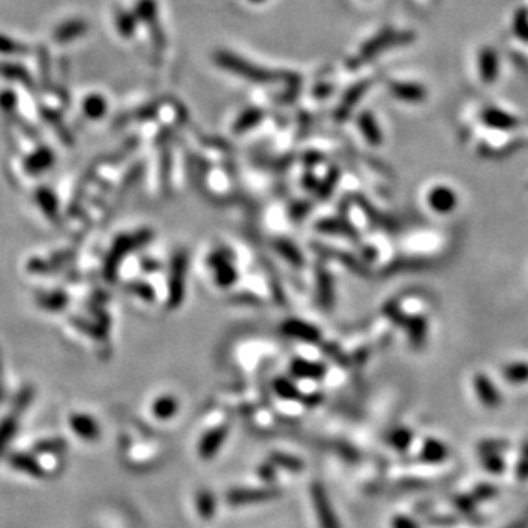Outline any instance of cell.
Instances as JSON below:
<instances>
[{
	"instance_id": "cell-1",
	"label": "cell",
	"mask_w": 528,
	"mask_h": 528,
	"mask_svg": "<svg viewBox=\"0 0 528 528\" xmlns=\"http://www.w3.org/2000/svg\"><path fill=\"white\" fill-rule=\"evenodd\" d=\"M216 62L221 65V67L228 69L234 74H239V76L247 77V79L253 81H268L271 79V74L268 71H263V69L256 67L254 64H249V62L242 61V58L237 57L234 54H228V51H220L216 55Z\"/></svg>"
},
{
	"instance_id": "cell-2",
	"label": "cell",
	"mask_w": 528,
	"mask_h": 528,
	"mask_svg": "<svg viewBox=\"0 0 528 528\" xmlns=\"http://www.w3.org/2000/svg\"><path fill=\"white\" fill-rule=\"evenodd\" d=\"M311 499H312V508L317 516V522H319V527L321 528H339L338 518H336L330 497H328L326 490H324V487L321 486V483H312Z\"/></svg>"
},
{
	"instance_id": "cell-3",
	"label": "cell",
	"mask_w": 528,
	"mask_h": 528,
	"mask_svg": "<svg viewBox=\"0 0 528 528\" xmlns=\"http://www.w3.org/2000/svg\"><path fill=\"white\" fill-rule=\"evenodd\" d=\"M276 490L273 489H234L228 493L227 501L234 506L263 503V501L273 499L276 496Z\"/></svg>"
},
{
	"instance_id": "cell-4",
	"label": "cell",
	"mask_w": 528,
	"mask_h": 528,
	"mask_svg": "<svg viewBox=\"0 0 528 528\" xmlns=\"http://www.w3.org/2000/svg\"><path fill=\"white\" fill-rule=\"evenodd\" d=\"M497 69H499V61L493 48H482L479 55V71L480 77L486 83H493L497 76Z\"/></svg>"
},
{
	"instance_id": "cell-5",
	"label": "cell",
	"mask_w": 528,
	"mask_h": 528,
	"mask_svg": "<svg viewBox=\"0 0 528 528\" xmlns=\"http://www.w3.org/2000/svg\"><path fill=\"white\" fill-rule=\"evenodd\" d=\"M86 29H88L86 21H83V19L65 21L64 24H61L54 31V40L58 43L71 42V40H76L77 36L84 35V33H86Z\"/></svg>"
},
{
	"instance_id": "cell-6",
	"label": "cell",
	"mask_w": 528,
	"mask_h": 528,
	"mask_svg": "<svg viewBox=\"0 0 528 528\" xmlns=\"http://www.w3.org/2000/svg\"><path fill=\"white\" fill-rule=\"evenodd\" d=\"M455 202H456L455 194H453L448 187H435V189H432L429 195V205L434 208V211H438V213L451 211Z\"/></svg>"
},
{
	"instance_id": "cell-7",
	"label": "cell",
	"mask_w": 528,
	"mask_h": 528,
	"mask_svg": "<svg viewBox=\"0 0 528 528\" xmlns=\"http://www.w3.org/2000/svg\"><path fill=\"white\" fill-rule=\"evenodd\" d=\"M225 435H227V429L225 427H218L216 431L209 432L202 438L201 445H199V455L202 458H211L218 451V448L223 442Z\"/></svg>"
},
{
	"instance_id": "cell-8",
	"label": "cell",
	"mask_w": 528,
	"mask_h": 528,
	"mask_svg": "<svg viewBox=\"0 0 528 528\" xmlns=\"http://www.w3.org/2000/svg\"><path fill=\"white\" fill-rule=\"evenodd\" d=\"M391 91H393L394 96L401 98L403 102H422L426 98V90L419 84H408V83H394L391 86Z\"/></svg>"
},
{
	"instance_id": "cell-9",
	"label": "cell",
	"mask_w": 528,
	"mask_h": 528,
	"mask_svg": "<svg viewBox=\"0 0 528 528\" xmlns=\"http://www.w3.org/2000/svg\"><path fill=\"white\" fill-rule=\"evenodd\" d=\"M483 120H486V124H489L490 127H496V129H509L516 125L515 117L508 115V113L503 112V110H497V109L486 110V112H483Z\"/></svg>"
},
{
	"instance_id": "cell-10",
	"label": "cell",
	"mask_w": 528,
	"mask_h": 528,
	"mask_svg": "<svg viewBox=\"0 0 528 528\" xmlns=\"http://www.w3.org/2000/svg\"><path fill=\"white\" fill-rule=\"evenodd\" d=\"M177 407H179V405H177L175 398L161 397L154 401L153 413L158 419H170V417H173V413L177 412Z\"/></svg>"
},
{
	"instance_id": "cell-11",
	"label": "cell",
	"mask_w": 528,
	"mask_h": 528,
	"mask_svg": "<svg viewBox=\"0 0 528 528\" xmlns=\"http://www.w3.org/2000/svg\"><path fill=\"white\" fill-rule=\"evenodd\" d=\"M105 99L98 95H91L88 96L86 102H84V112L91 117V119H98V117H103L105 113Z\"/></svg>"
},
{
	"instance_id": "cell-12",
	"label": "cell",
	"mask_w": 528,
	"mask_h": 528,
	"mask_svg": "<svg viewBox=\"0 0 528 528\" xmlns=\"http://www.w3.org/2000/svg\"><path fill=\"white\" fill-rule=\"evenodd\" d=\"M198 511L202 518H211L213 513H215V499H213L211 493L208 490H202L198 494Z\"/></svg>"
},
{
	"instance_id": "cell-13",
	"label": "cell",
	"mask_w": 528,
	"mask_h": 528,
	"mask_svg": "<svg viewBox=\"0 0 528 528\" xmlns=\"http://www.w3.org/2000/svg\"><path fill=\"white\" fill-rule=\"evenodd\" d=\"M400 40H403V36H401V38H394V36L391 35V33H384V35L378 36V38H376V40H372V42L364 48V55H365V57H367V55L376 54V51H379V50H383V48H386L387 45H390L391 42H400Z\"/></svg>"
},
{
	"instance_id": "cell-14",
	"label": "cell",
	"mask_w": 528,
	"mask_h": 528,
	"mask_svg": "<svg viewBox=\"0 0 528 528\" xmlns=\"http://www.w3.org/2000/svg\"><path fill=\"white\" fill-rule=\"evenodd\" d=\"M504 376L508 381L523 383L528 381V364H511L504 369Z\"/></svg>"
},
{
	"instance_id": "cell-15",
	"label": "cell",
	"mask_w": 528,
	"mask_h": 528,
	"mask_svg": "<svg viewBox=\"0 0 528 528\" xmlns=\"http://www.w3.org/2000/svg\"><path fill=\"white\" fill-rule=\"evenodd\" d=\"M513 29H515V35L518 36L523 42H528V13L527 10H520L515 17V23H513Z\"/></svg>"
},
{
	"instance_id": "cell-16",
	"label": "cell",
	"mask_w": 528,
	"mask_h": 528,
	"mask_svg": "<svg viewBox=\"0 0 528 528\" xmlns=\"http://www.w3.org/2000/svg\"><path fill=\"white\" fill-rule=\"evenodd\" d=\"M24 50L26 48L21 47V43H16L14 40L0 35V54H17V51H24Z\"/></svg>"
},
{
	"instance_id": "cell-17",
	"label": "cell",
	"mask_w": 528,
	"mask_h": 528,
	"mask_svg": "<svg viewBox=\"0 0 528 528\" xmlns=\"http://www.w3.org/2000/svg\"><path fill=\"white\" fill-rule=\"evenodd\" d=\"M117 24H119L120 33L124 36H131L132 31H134V23H132V17L127 16V14L119 13V17H117Z\"/></svg>"
},
{
	"instance_id": "cell-18",
	"label": "cell",
	"mask_w": 528,
	"mask_h": 528,
	"mask_svg": "<svg viewBox=\"0 0 528 528\" xmlns=\"http://www.w3.org/2000/svg\"><path fill=\"white\" fill-rule=\"evenodd\" d=\"M490 387H493V386H490V383L487 381L486 378H479L477 379V391L480 393V397H482V400H486L487 403H494L493 398L489 397V394H493V397H494V391L490 390Z\"/></svg>"
},
{
	"instance_id": "cell-19",
	"label": "cell",
	"mask_w": 528,
	"mask_h": 528,
	"mask_svg": "<svg viewBox=\"0 0 528 528\" xmlns=\"http://www.w3.org/2000/svg\"><path fill=\"white\" fill-rule=\"evenodd\" d=\"M408 435H410L408 432H405V431L398 432V434L393 435V445L398 446L400 449H405L408 445Z\"/></svg>"
},
{
	"instance_id": "cell-20",
	"label": "cell",
	"mask_w": 528,
	"mask_h": 528,
	"mask_svg": "<svg viewBox=\"0 0 528 528\" xmlns=\"http://www.w3.org/2000/svg\"><path fill=\"white\" fill-rule=\"evenodd\" d=\"M254 2H259V0H254Z\"/></svg>"
}]
</instances>
